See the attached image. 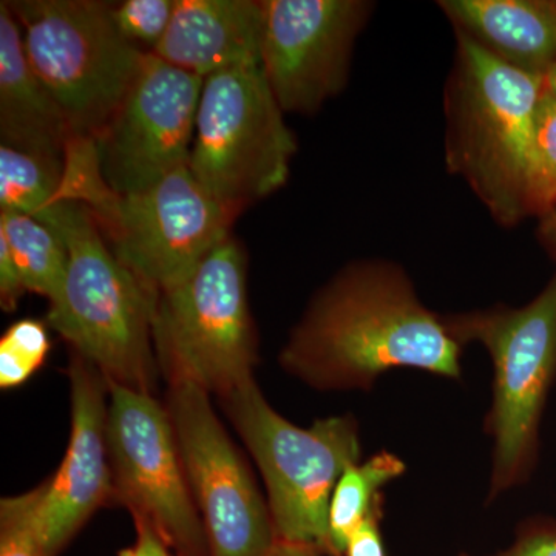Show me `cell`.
<instances>
[{
	"instance_id": "6da1fadb",
	"label": "cell",
	"mask_w": 556,
	"mask_h": 556,
	"mask_svg": "<svg viewBox=\"0 0 556 556\" xmlns=\"http://www.w3.org/2000/svg\"><path fill=\"white\" fill-rule=\"evenodd\" d=\"M463 350L405 269L375 258L340 269L314 295L278 364L317 391H369L397 368L460 380Z\"/></svg>"
},
{
	"instance_id": "7a4b0ae2",
	"label": "cell",
	"mask_w": 556,
	"mask_h": 556,
	"mask_svg": "<svg viewBox=\"0 0 556 556\" xmlns=\"http://www.w3.org/2000/svg\"><path fill=\"white\" fill-rule=\"evenodd\" d=\"M36 219L60 233L68 251L64 288L47 316L50 327L108 386L155 396L161 375L152 321L159 295L119 262L86 204L60 197Z\"/></svg>"
},
{
	"instance_id": "3957f363",
	"label": "cell",
	"mask_w": 556,
	"mask_h": 556,
	"mask_svg": "<svg viewBox=\"0 0 556 556\" xmlns=\"http://www.w3.org/2000/svg\"><path fill=\"white\" fill-rule=\"evenodd\" d=\"M455 36L445 89V161L495 222L514 228L527 218V174L546 83Z\"/></svg>"
},
{
	"instance_id": "277c9868",
	"label": "cell",
	"mask_w": 556,
	"mask_h": 556,
	"mask_svg": "<svg viewBox=\"0 0 556 556\" xmlns=\"http://www.w3.org/2000/svg\"><path fill=\"white\" fill-rule=\"evenodd\" d=\"M460 345L479 343L493 364L486 504L526 484L540 457L541 420L556 380V274L532 302L442 316Z\"/></svg>"
},
{
	"instance_id": "5b68a950",
	"label": "cell",
	"mask_w": 556,
	"mask_h": 556,
	"mask_svg": "<svg viewBox=\"0 0 556 556\" xmlns=\"http://www.w3.org/2000/svg\"><path fill=\"white\" fill-rule=\"evenodd\" d=\"M219 401L265 481L278 541L331 556L332 492L345 468L362 457L356 417L329 416L311 427L295 426L270 407L255 378Z\"/></svg>"
},
{
	"instance_id": "8992f818",
	"label": "cell",
	"mask_w": 556,
	"mask_h": 556,
	"mask_svg": "<svg viewBox=\"0 0 556 556\" xmlns=\"http://www.w3.org/2000/svg\"><path fill=\"white\" fill-rule=\"evenodd\" d=\"M153 348L167 386L225 396L255 378L257 332L248 303L247 257L230 237L181 283L156 298Z\"/></svg>"
},
{
	"instance_id": "52a82bcc",
	"label": "cell",
	"mask_w": 556,
	"mask_h": 556,
	"mask_svg": "<svg viewBox=\"0 0 556 556\" xmlns=\"http://www.w3.org/2000/svg\"><path fill=\"white\" fill-rule=\"evenodd\" d=\"M33 72L64 112L76 141H94L137 78L142 51L124 38L112 3L98 0H16Z\"/></svg>"
},
{
	"instance_id": "ba28073f",
	"label": "cell",
	"mask_w": 556,
	"mask_h": 556,
	"mask_svg": "<svg viewBox=\"0 0 556 556\" xmlns=\"http://www.w3.org/2000/svg\"><path fill=\"white\" fill-rule=\"evenodd\" d=\"M70 199L90 208L119 262L156 295L186 280L230 239L241 214L206 192L188 166L129 195H116L100 172L89 170L76 179Z\"/></svg>"
},
{
	"instance_id": "9c48e42d",
	"label": "cell",
	"mask_w": 556,
	"mask_h": 556,
	"mask_svg": "<svg viewBox=\"0 0 556 556\" xmlns=\"http://www.w3.org/2000/svg\"><path fill=\"white\" fill-rule=\"evenodd\" d=\"M262 65L204 79L188 167L219 203L236 211L287 185L298 142Z\"/></svg>"
},
{
	"instance_id": "30bf717a",
	"label": "cell",
	"mask_w": 556,
	"mask_h": 556,
	"mask_svg": "<svg viewBox=\"0 0 556 556\" xmlns=\"http://www.w3.org/2000/svg\"><path fill=\"white\" fill-rule=\"evenodd\" d=\"M108 388L113 501L149 522L178 556H211L166 404L153 394Z\"/></svg>"
},
{
	"instance_id": "8fae6325",
	"label": "cell",
	"mask_w": 556,
	"mask_h": 556,
	"mask_svg": "<svg viewBox=\"0 0 556 556\" xmlns=\"http://www.w3.org/2000/svg\"><path fill=\"white\" fill-rule=\"evenodd\" d=\"M164 404L211 556H270L278 536L268 501L212 407L211 394L175 383Z\"/></svg>"
},
{
	"instance_id": "7c38bea8",
	"label": "cell",
	"mask_w": 556,
	"mask_h": 556,
	"mask_svg": "<svg viewBox=\"0 0 556 556\" xmlns=\"http://www.w3.org/2000/svg\"><path fill=\"white\" fill-rule=\"evenodd\" d=\"M204 79L148 51L137 78L94 139L98 170L116 195L141 192L188 166Z\"/></svg>"
},
{
	"instance_id": "4fadbf2b",
	"label": "cell",
	"mask_w": 556,
	"mask_h": 556,
	"mask_svg": "<svg viewBox=\"0 0 556 556\" xmlns=\"http://www.w3.org/2000/svg\"><path fill=\"white\" fill-rule=\"evenodd\" d=\"M262 68L285 113L313 115L345 89L367 0H262Z\"/></svg>"
},
{
	"instance_id": "5bb4252c",
	"label": "cell",
	"mask_w": 556,
	"mask_h": 556,
	"mask_svg": "<svg viewBox=\"0 0 556 556\" xmlns=\"http://www.w3.org/2000/svg\"><path fill=\"white\" fill-rule=\"evenodd\" d=\"M72 433L64 460L49 478L42 506L47 556H58L73 536L113 501L108 417L109 388L93 365L70 351Z\"/></svg>"
},
{
	"instance_id": "9a60e30c",
	"label": "cell",
	"mask_w": 556,
	"mask_h": 556,
	"mask_svg": "<svg viewBox=\"0 0 556 556\" xmlns=\"http://www.w3.org/2000/svg\"><path fill=\"white\" fill-rule=\"evenodd\" d=\"M262 0H175L169 27L152 53L206 79L262 65Z\"/></svg>"
},
{
	"instance_id": "2e32d148",
	"label": "cell",
	"mask_w": 556,
	"mask_h": 556,
	"mask_svg": "<svg viewBox=\"0 0 556 556\" xmlns=\"http://www.w3.org/2000/svg\"><path fill=\"white\" fill-rule=\"evenodd\" d=\"M0 144L65 161L73 141L64 112L25 54L20 22L0 3Z\"/></svg>"
},
{
	"instance_id": "e0dca14e",
	"label": "cell",
	"mask_w": 556,
	"mask_h": 556,
	"mask_svg": "<svg viewBox=\"0 0 556 556\" xmlns=\"http://www.w3.org/2000/svg\"><path fill=\"white\" fill-rule=\"evenodd\" d=\"M455 33L493 58L546 78L556 64L555 0H442Z\"/></svg>"
},
{
	"instance_id": "ac0fdd59",
	"label": "cell",
	"mask_w": 556,
	"mask_h": 556,
	"mask_svg": "<svg viewBox=\"0 0 556 556\" xmlns=\"http://www.w3.org/2000/svg\"><path fill=\"white\" fill-rule=\"evenodd\" d=\"M405 471L407 464L387 450L345 468L329 503L331 556H345L350 538L383 503V486L396 481Z\"/></svg>"
},
{
	"instance_id": "d6986e66",
	"label": "cell",
	"mask_w": 556,
	"mask_h": 556,
	"mask_svg": "<svg viewBox=\"0 0 556 556\" xmlns=\"http://www.w3.org/2000/svg\"><path fill=\"white\" fill-rule=\"evenodd\" d=\"M0 236L9 243L27 291L56 302L68 269V251L60 233L30 215L3 211Z\"/></svg>"
},
{
	"instance_id": "ffe728a7",
	"label": "cell",
	"mask_w": 556,
	"mask_h": 556,
	"mask_svg": "<svg viewBox=\"0 0 556 556\" xmlns=\"http://www.w3.org/2000/svg\"><path fill=\"white\" fill-rule=\"evenodd\" d=\"M65 161L0 144V212L36 218L60 199Z\"/></svg>"
},
{
	"instance_id": "44dd1931",
	"label": "cell",
	"mask_w": 556,
	"mask_h": 556,
	"mask_svg": "<svg viewBox=\"0 0 556 556\" xmlns=\"http://www.w3.org/2000/svg\"><path fill=\"white\" fill-rule=\"evenodd\" d=\"M527 217L543 218L556 208V98L547 89L538 109L526 186Z\"/></svg>"
},
{
	"instance_id": "7402d4cb",
	"label": "cell",
	"mask_w": 556,
	"mask_h": 556,
	"mask_svg": "<svg viewBox=\"0 0 556 556\" xmlns=\"http://www.w3.org/2000/svg\"><path fill=\"white\" fill-rule=\"evenodd\" d=\"M49 478L22 495L0 503V556H47L42 533V506Z\"/></svg>"
},
{
	"instance_id": "603a6c76",
	"label": "cell",
	"mask_w": 556,
	"mask_h": 556,
	"mask_svg": "<svg viewBox=\"0 0 556 556\" xmlns=\"http://www.w3.org/2000/svg\"><path fill=\"white\" fill-rule=\"evenodd\" d=\"M50 351L46 324L24 318L7 329L0 339V387H20L35 375Z\"/></svg>"
},
{
	"instance_id": "cb8c5ba5",
	"label": "cell",
	"mask_w": 556,
	"mask_h": 556,
	"mask_svg": "<svg viewBox=\"0 0 556 556\" xmlns=\"http://www.w3.org/2000/svg\"><path fill=\"white\" fill-rule=\"evenodd\" d=\"M175 0H126L112 3V17L124 38L152 47L163 39L174 14Z\"/></svg>"
},
{
	"instance_id": "d4e9b609",
	"label": "cell",
	"mask_w": 556,
	"mask_h": 556,
	"mask_svg": "<svg viewBox=\"0 0 556 556\" xmlns=\"http://www.w3.org/2000/svg\"><path fill=\"white\" fill-rule=\"evenodd\" d=\"M486 556H556V522L552 519H530L518 530L517 540L510 546Z\"/></svg>"
},
{
	"instance_id": "484cf974",
	"label": "cell",
	"mask_w": 556,
	"mask_h": 556,
	"mask_svg": "<svg viewBox=\"0 0 556 556\" xmlns=\"http://www.w3.org/2000/svg\"><path fill=\"white\" fill-rule=\"evenodd\" d=\"M27 292L24 278L7 240L0 236V306L7 313L17 308L22 295Z\"/></svg>"
},
{
	"instance_id": "4316f807",
	"label": "cell",
	"mask_w": 556,
	"mask_h": 556,
	"mask_svg": "<svg viewBox=\"0 0 556 556\" xmlns=\"http://www.w3.org/2000/svg\"><path fill=\"white\" fill-rule=\"evenodd\" d=\"M383 503L375 508L371 515L358 527L348 541L345 556H386L383 547L382 521Z\"/></svg>"
},
{
	"instance_id": "83f0119b",
	"label": "cell",
	"mask_w": 556,
	"mask_h": 556,
	"mask_svg": "<svg viewBox=\"0 0 556 556\" xmlns=\"http://www.w3.org/2000/svg\"><path fill=\"white\" fill-rule=\"evenodd\" d=\"M134 522L137 541L130 547L123 548L118 556H178L149 522L142 519H134Z\"/></svg>"
},
{
	"instance_id": "f1b7e54d",
	"label": "cell",
	"mask_w": 556,
	"mask_h": 556,
	"mask_svg": "<svg viewBox=\"0 0 556 556\" xmlns=\"http://www.w3.org/2000/svg\"><path fill=\"white\" fill-rule=\"evenodd\" d=\"M540 239L556 258V208L546 217L540 218Z\"/></svg>"
},
{
	"instance_id": "f546056e",
	"label": "cell",
	"mask_w": 556,
	"mask_h": 556,
	"mask_svg": "<svg viewBox=\"0 0 556 556\" xmlns=\"http://www.w3.org/2000/svg\"><path fill=\"white\" fill-rule=\"evenodd\" d=\"M270 556H325L317 548L278 541Z\"/></svg>"
},
{
	"instance_id": "4dcf8cb0",
	"label": "cell",
	"mask_w": 556,
	"mask_h": 556,
	"mask_svg": "<svg viewBox=\"0 0 556 556\" xmlns=\"http://www.w3.org/2000/svg\"><path fill=\"white\" fill-rule=\"evenodd\" d=\"M544 83H546V89L556 98V64L551 68V72L547 73Z\"/></svg>"
}]
</instances>
